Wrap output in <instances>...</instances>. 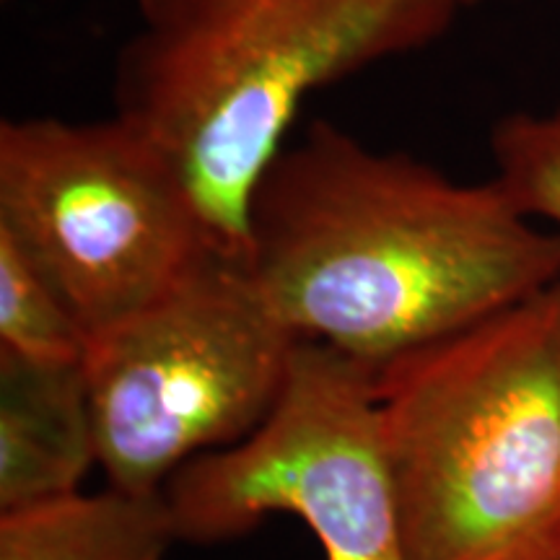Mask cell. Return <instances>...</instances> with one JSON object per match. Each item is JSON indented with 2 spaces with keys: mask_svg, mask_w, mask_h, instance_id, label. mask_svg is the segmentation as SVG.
<instances>
[{
  "mask_svg": "<svg viewBox=\"0 0 560 560\" xmlns=\"http://www.w3.org/2000/svg\"><path fill=\"white\" fill-rule=\"evenodd\" d=\"M242 262L296 338L376 371L560 280V231L499 179H452L317 120L252 195Z\"/></svg>",
  "mask_w": 560,
  "mask_h": 560,
  "instance_id": "obj_1",
  "label": "cell"
},
{
  "mask_svg": "<svg viewBox=\"0 0 560 560\" xmlns=\"http://www.w3.org/2000/svg\"><path fill=\"white\" fill-rule=\"evenodd\" d=\"M172 542L164 495L107 488L0 514V560H161Z\"/></svg>",
  "mask_w": 560,
  "mask_h": 560,
  "instance_id": "obj_8",
  "label": "cell"
},
{
  "mask_svg": "<svg viewBox=\"0 0 560 560\" xmlns=\"http://www.w3.org/2000/svg\"><path fill=\"white\" fill-rule=\"evenodd\" d=\"M299 342L226 252L91 340L86 382L107 488L164 495L187 462L249 439L278 408Z\"/></svg>",
  "mask_w": 560,
  "mask_h": 560,
  "instance_id": "obj_4",
  "label": "cell"
},
{
  "mask_svg": "<svg viewBox=\"0 0 560 560\" xmlns=\"http://www.w3.org/2000/svg\"><path fill=\"white\" fill-rule=\"evenodd\" d=\"M446 0H138L115 100L185 179L226 255L244 257L249 202L312 91L418 50Z\"/></svg>",
  "mask_w": 560,
  "mask_h": 560,
  "instance_id": "obj_2",
  "label": "cell"
},
{
  "mask_svg": "<svg viewBox=\"0 0 560 560\" xmlns=\"http://www.w3.org/2000/svg\"><path fill=\"white\" fill-rule=\"evenodd\" d=\"M94 465L86 363L39 366L0 355V514L81 493Z\"/></svg>",
  "mask_w": 560,
  "mask_h": 560,
  "instance_id": "obj_7",
  "label": "cell"
},
{
  "mask_svg": "<svg viewBox=\"0 0 560 560\" xmlns=\"http://www.w3.org/2000/svg\"><path fill=\"white\" fill-rule=\"evenodd\" d=\"M499 185L529 219L560 231V104L550 112H516L490 132Z\"/></svg>",
  "mask_w": 560,
  "mask_h": 560,
  "instance_id": "obj_10",
  "label": "cell"
},
{
  "mask_svg": "<svg viewBox=\"0 0 560 560\" xmlns=\"http://www.w3.org/2000/svg\"><path fill=\"white\" fill-rule=\"evenodd\" d=\"M0 231L50 280L89 340L223 252L170 159L120 115L0 125Z\"/></svg>",
  "mask_w": 560,
  "mask_h": 560,
  "instance_id": "obj_5",
  "label": "cell"
},
{
  "mask_svg": "<svg viewBox=\"0 0 560 560\" xmlns=\"http://www.w3.org/2000/svg\"><path fill=\"white\" fill-rule=\"evenodd\" d=\"M164 501L177 542L231 540L280 511L310 524L325 560H408L374 371L322 342H299L260 429L187 462Z\"/></svg>",
  "mask_w": 560,
  "mask_h": 560,
  "instance_id": "obj_6",
  "label": "cell"
},
{
  "mask_svg": "<svg viewBox=\"0 0 560 560\" xmlns=\"http://www.w3.org/2000/svg\"><path fill=\"white\" fill-rule=\"evenodd\" d=\"M446 3H450L454 11H459L462 5H472V3H480V0H446Z\"/></svg>",
  "mask_w": 560,
  "mask_h": 560,
  "instance_id": "obj_11",
  "label": "cell"
},
{
  "mask_svg": "<svg viewBox=\"0 0 560 560\" xmlns=\"http://www.w3.org/2000/svg\"><path fill=\"white\" fill-rule=\"evenodd\" d=\"M89 335L26 252L0 231V355L75 366L86 363Z\"/></svg>",
  "mask_w": 560,
  "mask_h": 560,
  "instance_id": "obj_9",
  "label": "cell"
},
{
  "mask_svg": "<svg viewBox=\"0 0 560 560\" xmlns=\"http://www.w3.org/2000/svg\"><path fill=\"white\" fill-rule=\"evenodd\" d=\"M408 560H560V280L374 371Z\"/></svg>",
  "mask_w": 560,
  "mask_h": 560,
  "instance_id": "obj_3",
  "label": "cell"
}]
</instances>
